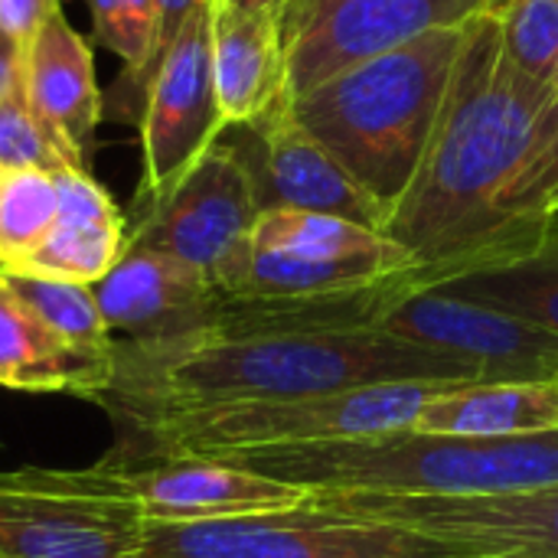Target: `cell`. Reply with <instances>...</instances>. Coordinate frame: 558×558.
<instances>
[{"mask_svg": "<svg viewBox=\"0 0 558 558\" xmlns=\"http://www.w3.org/2000/svg\"><path fill=\"white\" fill-rule=\"evenodd\" d=\"M558 216V92L523 72L497 16L464 26L441 114L383 232L412 291L533 262Z\"/></svg>", "mask_w": 558, "mask_h": 558, "instance_id": "6da1fadb", "label": "cell"}, {"mask_svg": "<svg viewBox=\"0 0 558 558\" xmlns=\"http://www.w3.org/2000/svg\"><path fill=\"white\" fill-rule=\"evenodd\" d=\"M389 383H484L481 369L383 327L278 330L216 320L170 343L114 340V379L95 402L114 428L222 405L291 402Z\"/></svg>", "mask_w": 558, "mask_h": 558, "instance_id": "7a4b0ae2", "label": "cell"}, {"mask_svg": "<svg viewBox=\"0 0 558 558\" xmlns=\"http://www.w3.org/2000/svg\"><path fill=\"white\" fill-rule=\"evenodd\" d=\"M248 468L311 494L383 497H507L558 484V428L517 438L396 432L235 454Z\"/></svg>", "mask_w": 558, "mask_h": 558, "instance_id": "3957f363", "label": "cell"}, {"mask_svg": "<svg viewBox=\"0 0 558 558\" xmlns=\"http://www.w3.org/2000/svg\"><path fill=\"white\" fill-rule=\"evenodd\" d=\"M464 29H435L291 98V114L389 213L409 190L445 105Z\"/></svg>", "mask_w": 558, "mask_h": 558, "instance_id": "277c9868", "label": "cell"}, {"mask_svg": "<svg viewBox=\"0 0 558 558\" xmlns=\"http://www.w3.org/2000/svg\"><path fill=\"white\" fill-rule=\"evenodd\" d=\"M144 523L131 474L108 458L0 471L3 558H134Z\"/></svg>", "mask_w": 558, "mask_h": 558, "instance_id": "5b68a950", "label": "cell"}, {"mask_svg": "<svg viewBox=\"0 0 558 558\" xmlns=\"http://www.w3.org/2000/svg\"><path fill=\"white\" fill-rule=\"evenodd\" d=\"M399 271H412V258L379 229L327 213L262 209L245 255L219 291L242 301L324 298Z\"/></svg>", "mask_w": 558, "mask_h": 558, "instance_id": "8992f818", "label": "cell"}, {"mask_svg": "<svg viewBox=\"0 0 558 558\" xmlns=\"http://www.w3.org/2000/svg\"><path fill=\"white\" fill-rule=\"evenodd\" d=\"M435 536L333 513L311 497L288 510L203 520L144 523L134 558H458Z\"/></svg>", "mask_w": 558, "mask_h": 558, "instance_id": "52a82bcc", "label": "cell"}, {"mask_svg": "<svg viewBox=\"0 0 558 558\" xmlns=\"http://www.w3.org/2000/svg\"><path fill=\"white\" fill-rule=\"evenodd\" d=\"M500 7L504 0H284V92L298 98L350 65L435 29H464Z\"/></svg>", "mask_w": 558, "mask_h": 558, "instance_id": "ba28073f", "label": "cell"}, {"mask_svg": "<svg viewBox=\"0 0 558 558\" xmlns=\"http://www.w3.org/2000/svg\"><path fill=\"white\" fill-rule=\"evenodd\" d=\"M258 213L242 157L219 137L167 196L134 209L128 245L173 255L222 288L248 248Z\"/></svg>", "mask_w": 558, "mask_h": 558, "instance_id": "9c48e42d", "label": "cell"}, {"mask_svg": "<svg viewBox=\"0 0 558 558\" xmlns=\"http://www.w3.org/2000/svg\"><path fill=\"white\" fill-rule=\"evenodd\" d=\"M314 504L454 546L458 558H558V484L507 497L311 494Z\"/></svg>", "mask_w": 558, "mask_h": 558, "instance_id": "30bf717a", "label": "cell"}, {"mask_svg": "<svg viewBox=\"0 0 558 558\" xmlns=\"http://www.w3.org/2000/svg\"><path fill=\"white\" fill-rule=\"evenodd\" d=\"M376 327L477 366L484 383H558V333L445 288L399 298Z\"/></svg>", "mask_w": 558, "mask_h": 558, "instance_id": "8fae6325", "label": "cell"}, {"mask_svg": "<svg viewBox=\"0 0 558 558\" xmlns=\"http://www.w3.org/2000/svg\"><path fill=\"white\" fill-rule=\"evenodd\" d=\"M137 124L144 173L134 206L141 209L167 196L226 131L213 78L209 3L186 20L173 46L163 52Z\"/></svg>", "mask_w": 558, "mask_h": 558, "instance_id": "7c38bea8", "label": "cell"}, {"mask_svg": "<svg viewBox=\"0 0 558 558\" xmlns=\"http://www.w3.org/2000/svg\"><path fill=\"white\" fill-rule=\"evenodd\" d=\"M219 137L242 157L262 209L327 213L383 232L386 213L379 203L314 134L298 124L288 92L265 114L245 124H229Z\"/></svg>", "mask_w": 558, "mask_h": 558, "instance_id": "4fadbf2b", "label": "cell"}, {"mask_svg": "<svg viewBox=\"0 0 558 558\" xmlns=\"http://www.w3.org/2000/svg\"><path fill=\"white\" fill-rule=\"evenodd\" d=\"M114 340L170 343L206 330L222 304V291L193 265L128 245L121 262L92 284Z\"/></svg>", "mask_w": 558, "mask_h": 558, "instance_id": "5bb4252c", "label": "cell"}, {"mask_svg": "<svg viewBox=\"0 0 558 558\" xmlns=\"http://www.w3.org/2000/svg\"><path fill=\"white\" fill-rule=\"evenodd\" d=\"M147 523H203L298 507L311 490L271 481L239 464L177 458L144 468H124Z\"/></svg>", "mask_w": 558, "mask_h": 558, "instance_id": "9a60e30c", "label": "cell"}, {"mask_svg": "<svg viewBox=\"0 0 558 558\" xmlns=\"http://www.w3.org/2000/svg\"><path fill=\"white\" fill-rule=\"evenodd\" d=\"M23 98L33 114L92 170L95 131L105 118L88 39L65 20L62 7L23 49Z\"/></svg>", "mask_w": 558, "mask_h": 558, "instance_id": "2e32d148", "label": "cell"}, {"mask_svg": "<svg viewBox=\"0 0 558 558\" xmlns=\"http://www.w3.org/2000/svg\"><path fill=\"white\" fill-rule=\"evenodd\" d=\"M59 216L46 242L13 271L98 284L128 248V219L92 170H56Z\"/></svg>", "mask_w": 558, "mask_h": 558, "instance_id": "e0dca14e", "label": "cell"}, {"mask_svg": "<svg viewBox=\"0 0 558 558\" xmlns=\"http://www.w3.org/2000/svg\"><path fill=\"white\" fill-rule=\"evenodd\" d=\"M114 379V356H92L56 337L0 271V389L69 392L98 402Z\"/></svg>", "mask_w": 558, "mask_h": 558, "instance_id": "ac0fdd59", "label": "cell"}, {"mask_svg": "<svg viewBox=\"0 0 558 558\" xmlns=\"http://www.w3.org/2000/svg\"><path fill=\"white\" fill-rule=\"evenodd\" d=\"M209 39L216 98L226 128L255 121L284 95V49L278 13L209 0Z\"/></svg>", "mask_w": 558, "mask_h": 558, "instance_id": "d6986e66", "label": "cell"}, {"mask_svg": "<svg viewBox=\"0 0 558 558\" xmlns=\"http://www.w3.org/2000/svg\"><path fill=\"white\" fill-rule=\"evenodd\" d=\"M558 428V383H464L435 392L412 432L458 438H517Z\"/></svg>", "mask_w": 558, "mask_h": 558, "instance_id": "ffe728a7", "label": "cell"}, {"mask_svg": "<svg viewBox=\"0 0 558 558\" xmlns=\"http://www.w3.org/2000/svg\"><path fill=\"white\" fill-rule=\"evenodd\" d=\"M92 16V36L101 49L121 59V75L101 95L105 114L141 121L147 88L154 82L157 52V0H82Z\"/></svg>", "mask_w": 558, "mask_h": 558, "instance_id": "44dd1931", "label": "cell"}, {"mask_svg": "<svg viewBox=\"0 0 558 558\" xmlns=\"http://www.w3.org/2000/svg\"><path fill=\"white\" fill-rule=\"evenodd\" d=\"M20 298L39 314V320L62 337L69 347L92 353V356H114V337L101 317L98 298L92 284L59 281V278H36V275H13L7 271Z\"/></svg>", "mask_w": 558, "mask_h": 558, "instance_id": "7402d4cb", "label": "cell"}, {"mask_svg": "<svg viewBox=\"0 0 558 558\" xmlns=\"http://www.w3.org/2000/svg\"><path fill=\"white\" fill-rule=\"evenodd\" d=\"M56 216V173L0 170V271H16L46 242Z\"/></svg>", "mask_w": 558, "mask_h": 558, "instance_id": "603a6c76", "label": "cell"}, {"mask_svg": "<svg viewBox=\"0 0 558 558\" xmlns=\"http://www.w3.org/2000/svg\"><path fill=\"white\" fill-rule=\"evenodd\" d=\"M445 291L471 298V301H484V304L510 311V314H520V317L543 324L546 330L558 333V278H553V275H536L526 268H507V271L461 278L454 284H445Z\"/></svg>", "mask_w": 558, "mask_h": 558, "instance_id": "cb8c5ba5", "label": "cell"}, {"mask_svg": "<svg viewBox=\"0 0 558 558\" xmlns=\"http://www.w3.org/2000/svg\"><path fill=\"white\" fill-rule=\"evenodd\" d=\"M85 170L69 147L33 114L23 98V85L0 98V170Z\"/></svg>", "mask_w": 558, "mask_h": 558, "instance_id": "d4e9b609", "label": "cell"}, {"mask_svg": "<svg viewBox=\"0 0 558 558\" xmlns=\"http://www.w3.org/2000/svg\"><path fill=\"white\" fill-rule=\"evenodd\" d=\"M510 59L549 82L558 62V0H504L494 13Z\"/></svg>", "mask_w": 558, "mask_h": 558, "instance_id": "484cf974", "label": "cell"}, {"mask_svg": "<svg viewBox=\"0 0 558 558\" xmlns=\"http://www.w3.org/2000/svg\"><path fill=\"white\" fill-rule=\"evenodd\" d=\"M56 10L59 0H0V36L26 49Z\"/></svg>", "mask_w": 558, "mask_h": 558, "instance_id": "4316f807", "label": "cell"}, {"mask_svg": "<svg viewBox=\"0 0 558 558\" xmlns=\"http://www.w3.org/2000/svg\"><path fill=\"white\" fill-rule=\"evenodd\" d=\"M203 3H209V0H157V52H154V65H160L163 52L173 46V39L180 36L186 20Z\"/></svg>", "mask_w": 558, "mask_h": 558, "instance_id": "83f0119b", "label": "cell"}, {"mask_svg": "<svg viewBox=\"0 0 558 558\" xmlns=\"http://www.w3.org/2000/svg\"><path fill=\"white\" fill-rule=\"evenodd\" d=\"M23 82V49L0 36V98L16 92Z\"/></svg>", "mask_w": 558, "mask_h": 558, "instance_id": "f1b7e54d", "label": "cell"}, {"mask_svg": "<svg viewBox=\"0 0 558 558\" xmlns=\"http://www.w3.org/2000/svg\"><path fill=\"white\" fill-rule=\"evenodd\" d=\"M226 3L242 7V10H271V13H278L284 7V0H226Z\"/></svg>", "mask_w": 558, "mask_h": 558, "instance_id": "f546056e", "label": "cell"}, {"mask_svg": "<svg viewBox=\"0 0 558 558\" xmlns=\"http://www.w3.org/2000/svg\"><path fill=\"white\" fill-rule=\"evenodd\" d=\"M553 85H556V92H558V62H556V69H553V78H549Z\"/></svg>", "mask_w": 558, "mask_h": 558, "instance_id": "4dcf8cb0", "label": "cell"}, {"mask_svg": "<svg viewBox=\"0 0 558 558\" xmlns=\"http://www.w3.org/2000/svg\"><path fill=\"white\" fill-rule=\"evenodd\" d=\"M0 558H3V556H0Z\"/></svg>", "mask_w": 558, "mask_h": 558, "instance_id": "1f68e13d", "label": "cell"}]
</instances>
